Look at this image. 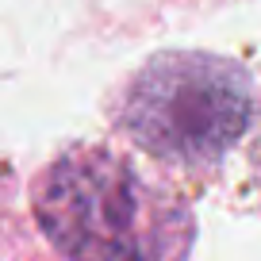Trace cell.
<instances>
[{"mask_svg":"<svg viewBox=\"0 0 261 261\" xmlns=\"http://www.w3.org/2000/svg\"><path fill=\"white\" fill-rule=\"evenodd\" d=\"M35 215L65 261H185L192 246L188 207L100 146H77L42 173Z\"/></svg>","mask_w":261,"mask_h":261,"instance_id":"cell-1","label":"cell"},{"mask_svg":"<svg viewBox=\"0 0 261 261\" xmlns=\"http://www.w3.org/2000/svg\"><path fill=\"white\" fill-rule=\"evenodd\" d=\"M250 123V77L238 62L196 50L150 58L115 100V127L180 169H212Z\"/></svg>","mask_w":261,"mask_h":261,"instance_id":"cell-2","label":"cell"}]
</instances>
